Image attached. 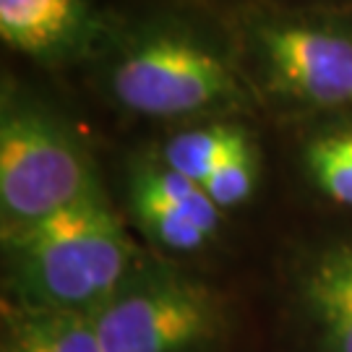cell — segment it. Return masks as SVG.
Segmentation results:
<instances>
[{"mask_svg": "<svg viewBox=\"0 0 352 352\" xmlns=\"http://www.w3.org/2000/svg\"><path fill=\"white\" fill-rule=\"evenodd\" d=\"M78 76L118 113L175 128L258 110L217 0L120 8L107 45Z\"/></svg>", "mask_w": 352, "mask_h": 352, "instance_id": "obj_1", "label": "cell"}, {"mask_svg": "<svg viewBox=\"0 0 352 352\" xmlns=\"http://www.w3.org/2000/svg\"><path fill=\"white\" fill-rule=\"evenodd\" d=\"M256 107L305 120L352 107V8L219 3Z\"/></svg>", "mask_w": 352, "mask_h": 352, "instance_id": "obj_2", "label": "cell"}, {"mask_svg": "<svg viewBox=\"0 0 352 352\" xmlns=\"http://www.w3.org/2000/svg\"><path fill=\"white\" fill-rule=\"evenodd\" d=\"M11 302L91 314L139 266V251L100 188L39 222L3 230Z\"/></svg>", "mask_w": 352, "mask_h": 352, "instance_id": "obj_3", "label": "cell"}, {"mask_svg": "<svg viewBox=\"0 0 352 352\" xmlns=\"http://www.w3.org/2000/svg\"><path fill=\"white\" fill-rule=\"evenodd\" d=\"M104 188L84 136L47 97L3 76L0 230L24 227Z\"/></svg>", "mask_w": 352, "mask_h": 352, "instance_id": "obj_4", "label": "cell"}, {"mask_svg": "<svg viewBox=\"0 0 352 352\" xmlns=\"http://www.w3.org/2000/svg\"><path fill=\"white\" fill-rule=\"evenodd\" d=\"M91 318L104 352H204L219 334V302L201 282L144 261Z\"/></svg>", "mask_w": 352, "mask_h": 352, "instance_id": "obj_5", "label": "cell"}, {"mask_svg": "<svg viewBox=\"0 0 352 352\" xmlns=\"http://www.w3.org/2000/svg\"><path fill=\"white\" fill-rule=\"evenodd\" d=\"M118 13L100 0H0V42L42 71L81 74L107 45Z\"/></svg>", "mask_w": 352, "mask_h": 352, "instance_id": "obj_6", "label": "cell"}, {"mask_svg": "<svg viewBox=\"0 0 352 352\" xmlns=\"http://www.w3.org/2000/svg\"><path fill=\"white\" fill-rule=\"evenodd\" d=\"M126 204L141 235L173 256L206 251L225 225V212L204 188L170 170L154 151L128 160Z\"/></svg>", "mask_w": 352, "mask_h": 352, "instance_id": "obj_7", "label": "cell"}, {"mask_svg": "<svg viewBox=\"0 0 352 352\" xmlns=\"http://www.w3.org/2000/svg\"><path fill=\"white\" fill-rule=\"evenodd\" d=\"M295 160L321 201L352 212V107L300 120Z\"/></svg>", "mask_w": 352, "mask_h": 352, "instance_id": "obj_8", "label": "cell"}, {"mask_svg": "<svg viewBox=\"0 0 352 352\" xmlns=\"http://www.w3.org/2000/svg\"><path fill=\"white\" fill-rule=\"evenodd\" d=\"M302 298L324 352H352V238L316 253L302 277Z\"/></svg>", "mask_w": 352, "mask_h": 352, "instance_id": "obj_9", "label": "cell"}, {"mask_svg": "<svg viewBox=\"0 0 352 352\" xmlns=\"http://www.w3.org/2000/svg\"><path fill=\"white\" fill-rule=\"evenodd\" d=\"M3 352H104L91 314L6 302Z\"/></svg>", "mask_w": 352, "mask_h": 352, "instance_id": "obj_10", "label": "cell"}, {"mask_svg": "<svg viewBox=\"0 0 352 352\" xmlns=\"http://www.w3.org/2000/svg\"><path fill=\"white\" fill-rule=\"evenodd\" d=\"M253 139L243 118H214L173 128L154 154L177 175L204 188V183Z\"/></svg>", "mask_w": 352, "mask_h": 352, "instance_id": "obj_11", "label": "cell"}, {"mask_svg": "<svg viewBox=\"0 0 352 352\" xmlns=\"http://www.w3.org/2000/svg\"><path fill=\"white\" fill-rule=\"evenodd\" d=\"M258 183H261V149L258 141L253 139L204 183V193L227 214L251 201L258 190Z\"/></svg>", "mask_w": 352, "mask_h": 352, "instance_id": "obj_12", "label": "cell"}, {"mask_svg": "<svg viewBox=\"0 0 352 352\" xmlns=\"http://www.w3.org/2000/svg\"><path fill=\"white\" fill-rule=\"evenodd\" d=\"M217 3H269V6H302V8H352V0H217Z\"/></svg>", "mask_w": 352, "mask_h": 352, "instance_id": "obj_13", "label": "cell"}]
</instances>
